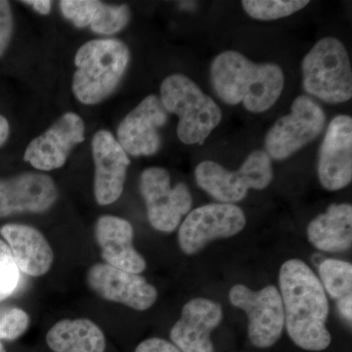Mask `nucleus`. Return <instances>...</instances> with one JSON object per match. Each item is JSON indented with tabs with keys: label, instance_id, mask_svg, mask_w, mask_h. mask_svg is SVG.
Listing matches in <instances>:
<instances>
[{
	"label": "nucleus",
	"instance_id": "obj_22",
	"mask_svg": "<svg viewBox=\"0 0 352 352\" xmlns=\"http://www.w3.org/2000/svg\"><path fill=\"white\" fill-rule=\"evenodd\" d=\"M319 277L324 289L335 300L352 295L351 263L340 259H325L319 266Z\"/></svg>",
	"mask_w": 352,
	"mask_h": 352
},
{
	"label": "nucleus",
	"instance_id": "obj_31",
	"mask_svg": "<svg viewBox=\"0 0 352 352\" xmlns=\"http://www.w3.org/2000/svg\"><path fill=\"white\" fill-rule=\"evenodd\" d=\"M28 6H31L34 10L38 11V13L46 15L50 12L51 4L52 2L48 0H32V1H24Z\"/></svg>",
	"mask_w": 352,
	"mask_h": 352
},
{
	"label": "nucleus",
	"instance_id": "obj_15",
	"mask_svg": "<svg viewBox=\"0 0 352 352\" xmlns=\"http://www.w3.org/2000/svg\"><path fill=\"white\" fill-rule=\"evenodd\" d=\"M92 154L95 164V199L99 205H111L122 196L131 161L117 139L107 131L95 134Z\"/></svg>",
	"mask_w": 352,
	"mask_h": 352
},
{
	"label": "nucleus",
	"instance_id": "obj_28",
	"mask_svg": "<svg viewBox=\"0 0 352 352\" xmlns=\"http://www.w3.org/2000/svg\"><path fill=\"white\" fill-rule=\"evenodd\" d=\"M13 30V18L10 4L0 0V57L6 52Z\"/></svg>",
	"mask_w": 352,
	"mask_h": 352
},
{
	"label": "nucleus",
	"instance_id": "obj_8",
	"mask_svg": "<svg viewBox=\"0 0 352 352\" xmlns=\"http://www.w3.org/2000/svg\"><path fill=\"white\" fill-rule=\"evenodd\" d=\"M229 300L249 318V338L259 349L272 346L281 337L285 327L283 302L275 286L252 291L242 284L229 292Z\"/></svg>",
	"mask_w": 352,
	"mask_h": 352
},
{
	"label": "nucleus",
	"instance_id": "obj_24",
	"mask_svg": "<svg viewBox=\"0 0 352 352\" xmlns=\"http://www.w3.org/2000/svg\"><path fill=\"white\" fill-rule=\"evenodd\" d=\"M129 8L126 6H107L100 4L94 19L92 21V31L100 34H113L124 29L129 21Z\"/></svg>",
	"mask_w": 352,
	"mask_h": 352
},
{
	"label": "nucleus",
	"instance_id": "obj_26",
	"mask_svg": "<svg viewBox=\"0 0 352 352\" xmlns=\"http://www.w3.org/2000/svg\"><path fill=\"white\" fill-rule=\"evenodd\" d=\"M95 0H63L60 1L62 13L78 28L87 27L94 19L95 13L100 6Z\"/></svg>",
	"mask_w": 352,
	"mask_h": 352
},
{
	"label": "nucleus",
	"instance_id": "obj_21",
	"mask_svg": "<svg viewBox=\"0 0 352 352\" xmlns=\"http://www.w3.org/2000/svg\"><path fill=\"white\" fill-rule=\"evenodd\" d=\"M53 352H105V335L88 319H64L55 324L46 335Z\"/></svg>",
	"mask_w": 352,
	"mask_h": 352
},
{
	"label": "nucleus",
	"instance_id": "obj_32",
	"mask_svg": "<svg viewBox=\"0 0 352 352\" xmlns=\"http://www.w3.org/2000/svg\"><path fill=\"white\" fill-rule=\"evenodd\" d=\"M9 135V124L8 120L0 115V146L3 145L8 138Z\"/></svg>",
	"mask_w": 352,
	"mask_h": 352
},
{
	"label": "nucleus",
	"instance_id": "obj_9",
	"mask_svg": "<svg viewBox=\"0 0 352 352\" xmlns=\"http://www.w3.org/2000/svg\"><path fill=\"white\" fill-rule=\"evenodd\" d=\"M140 191L147 208L150 224L157 231L171 233L182 217L191 212L190 190L184 183L171 187L170 175L163 168H149L140 177Z\"/></svg>",
	"mask_w": 352,
	"mask_h": 352
},
{
	"label": "nucleus",
	"instance_id": "obj_1",
	"mask_svg": "<svg viewBox=\"0 0 352 352\" xmlns=\"http://www.w3.org/2000/svg\"><path fill=\"white\" fill-rule=\"evenodd\" d=\"M279 285L291 340L305 351H325L332 337L327 329L328 298L319 278L305 261L293 258L281 266Z\"/></svg>",
	"mask_w": 352,
	"mask_h": 352
},
{
	"label": "nucleus",
	"instance_id": "obj_30",
	"mask_svg": "<svg viewBox=\"0 0 352 352\" xmlns=\"http://www.w3.org/2000/svg\"><path fill=\"white\" fill-rule=\"evenodd\" d=\"M338 310H339L340 316L347 322L351 324L352 321V295L344 296L338 300Z\"/></svg>",
	"mask_w": 352,
	"mask_h": 352
},
{
	"label": "nucleus",
	"instance_id": "obj_25",
	"mask_svg": "<svg viewBox=\"0 0 352 352\" xmlns=\"http://www.w3.org/2000/svg\"><path fill=\"white\" fill-rule=\"evenodd\" d=\"M19 281V268L8 245L0 239V302L12 295Z\"/></svg>",
	"mask_w": 352,
	"mask_h": 352
},
{
	"label": "nucleus",
	"instance_id": "obj_29",
	"mask_svg": "<svg viewBox=\"0 0 352 352\" xmlns=\"http://www.w3.org/2000/svg\"><path fill=\"white\" fill-rule=\"evenodd\" d=\"M134 352H182L173 342L161 339L150 338L138 344Z\"/></svg>",
	"mask_w": 352,
	"mask_h": 352
},
{
	"label": "nucleus",
	"instance_id": "obj_27",
	"mask_svg": "<svg viewBox=\"0 0 352 352\" xmlns=\"http://www.w3.org/2000/svg\"><path fill=\"white\" fill-rule=\"evenodd\" d=\"M30 326V317L21 308L0 312V340H17Z\"/></svg>",
	"mask_w": 352,
	"mask_h": 352
},
{
	"label": "nucleus",
	"instance_id": "obj_19",
	"mask_svg": "<svg viewBox=\"0 0 352 352\" xmlns=\"http://www.w3.org/2000/svg\"><path fill=\"white\" fill-rule=\"evenodd\" d=\"M20 271L39 277L50 270L54 254L50 243L38 229L23 224H7L0 229Z\"/></svg>",
	"mask_w": 352,
	"mask_h": 352
},
{
	"label": "nucleus",
	"instance_id": "obj_6",
	"mask_svg": "<svg viewBox=\"0 0 352 352\" xmlns=\"http://www.w3.org/2000/svg\"><path fill=\"white\" fill-rule=\"evenodd\" d=\"M197 184L222 204L242 201L249 189L263 190L273 178L272 163L263 150L252 152L239 170L230 171L212 161L201 162L195 170Z\"/></svg>",
	"mask_w": 352,
	"mask_h": 352
},
{
	"label": "nucleus",
	"instance_id": "obj_7",
	"mask_svg": "<svg viewBox=\"0 0 352 352\" xmlns=\"http://www.w3.org/2000/svg\"><path fill=\"white\" fill-rule=\"evenodd\" d=\"M323 109L305 95L298 96L291 112L277 120L266 134L265 150L271 159L283 161L314 141L324 129Z\"/></svg>",
	"mask_w": 352,
	"mask_h": 352
},
{
	"label": "nucleus",
	"instance_id": "obj_2",
	"mask_svg": "<svg viewBox=\"0 0 352 352\" xmlns=\"http://www.w3.org/2000/svg\"><path fill=\"white\" fill-rule=\"evenodd\" d=\"M215 94L229 105L243 106L252 113L270 110L283 92V69L277 64H256L237 51L220 53L210 65Z\"/></svg>",
	"mask_w": 352,
	"mask_h": 352
},
{
	"label": "nucleus",
	"instance_id": "obj_23",
	"mask_svg": "<svg viewBox=\"0 0 352 352\" xmlns=\"http://www.w3.org/2000/svg\"><path fill=\"white\" fill-rule=\"evenodd\" d=\"M309 4L305 0H244L245 13L254 19L272 21L288 17Z\"/></svg>",
	"mask_w": 352,
	"mask_h": 352
},
{
	"label": "nucleus",
	"instance_id": "obj_5",
	"mask_svg": "<svg viewBox=\"0 0 352 352\" xmlns=\"http://www.w3.org/2000/svg\"><path fill=\"white\" fill-rule=\"evenodd\" d=\"M305 91L330 104L344 103L352 97V69L346 46L327 36L315 43L302 63Z\"/></svg>",
	"mask_w": 352,
	"mask_h": 352
},
{
	"label": "nucleus",
	"instance_id": "obj_16",
	"mask_svg": "<svg viewBox=\"0 0 352 352\" xmlns=\"http://www.w3.org/2000/svg\"><path fill=\"white\" fill-rule=\"evenodd\" d=\"M221 305L208 298L189 300L170 331L173 344L182 352H215L210 333L221 323Z\"/></svg>",
	"mask_w": 352,
	"mask_h": 352
},
{
	"label": "nucleus",
	"instance_id": "obj_17",
	"mask_svg": "<svg viewBox=\"0 0 352 352\" xmlns=\"http://www.w3.org/2000/svg\"><path fill=\"white\" fill-rule=\"evenodd\" d=\"M58 190L52 178L27 173L0 179V217L18 212H43L57 200Z\"/></svg>",
	"mask_w": 352,
	"mask_h": 352
},
{
	"label": "nucleus",
	"instance_id": "obj_11",
	"mask_svg": "<svg viewBox=\"0 0 352 352\" xmlns=\"http://www.w3.org/2000/svg\"><path fill=\"white\" fill-rule=\"evenodd\" d=\"M87 283L97 295L109 302L120 303L144 311L156 302L157 291L144 277L113 267L107 263H97L87 272Z\"/></svg>",
	"mask_w": 352,
	"mask_h": 352
},
{
	"label": "nucleus",
	"instance_id": "obj_10",
	"mask_svg": "<svg viewBox=\"0 0 352 352\" xmlns=\"http://www.w3.org/2000/svg\"><path fill=\"white\" fill-rule=\"evenodd\" d=\"M242 208L233 204H208L191 210L178 231L180 249L189 256L201 251L212 241L233 237L245 228Z\"/></svg>",
	"mask_w": 352,
	"mask_h": 352
},
{
	"label": "nucleus",
	"instance_id": "obj_33",
	"mask_svg": "<svg viewBox=\"0 0 352 352\" xmlns=\"http://www.w3.org/2000/svg\"><path fill=\"white\" fill-rule=\"evenodd\" d=\"M0 352H6V347L0 342Z\"/></svg>",
	"mask_w": 352,
	"mask_h": 352
},
{
	"label": "nucleus",
	"instance_id": "obj_18",
	"mask_svg": "<svg viewBox=\"0 0 352 352\" xmlns=\"http://www.w3.org/2000/svg\"><path fill=\"white\" fill-rule=\"evenodd\" d=\"M133 235L131 224L113 215H103L95 226V238L106 263L139 274L146 270V261L134 248Z\"/></svg>",
	"mask_w": 352,
	"mask_h": 352
},
{
	"label": "nucleus",
	"instance_id": "obj_4",
	"mask_svg": "<svg viewBox=\"0 0 352 352\" xmlns=\"http://www.w3.org/2000/svg\"><path fill=\"white\" fill-rule=\"evenodd\" d=\"M161 101L168 112L179 118L177 135L185 144L203 145L222 120L221 110L214 99L182 74L164 80Z\"/></svg>",
	"mask_w": 352,
	"mask_h": 352
},
{
	"label": "nucleus",
	"instance_id": "obj_14",
	"mask_svg": "<svg viewBox=\"0 0 352 352\" xmlns=\"http://www.w3.org/2000/svg\"><path fill=\"white\" fill-rule=\"evenodd\" d=\"M83 140L85 124L82 118L75 113H66L30 143L24 159L39 170H56L64 166L72 149Z\"/></svg>",
	"mask_w": 352,
	"mask_h": 352
},
{
	"label": "nucleus",
	"instance_id": "obj_12",
	"mask_svg": "<svg viewBox=\"0 0 352 352\" xmlns=\"http://www.w3.org/2000/svg\"><path fill=\"white\" fill-rule=\"evenodd\" d=\"M318 177L329 191L346 187L352 180V119L339 115L329 124L318 156Z\"/></svg>",
	"mask_w": 352,
	"mask_h": 352
},
{
	"label": "nucleus",
	"instance_id": "obj_20",
	"mask_svg": "<svg viewBox=\"0 0 352 352\" xmlns=\"http://www.w3.org/2000/svg\"><path fill=\"white\" fill-rule=\"evenodd\" d=\"M308 241L317 250L340 252L352 245V207L351 204H333L327 212L311 220L307 227Z\"/></svg>",
	"mask_w": 352,
	"mask_h": 352
},
{
	"label": "nucleus",
	"instance_id": "obj_13",
	"mask_svg": "<svg viewBox=\"0 0 352 352\" xmlns=\"http://www.w3.org/2000/svg\"><path fill=\"white\" fill-rule=\"evenodd\" d=\"M161 98L149 95L120 122L118 142L131 156H151L161 147L159 129L168 122Z\"/></svg>",
	"mask_w": 352,
	"mask_h": 352
},
{
	"label": "nucleus",
	"instance_id": "obj_3",
	"mask_svg": "<svg viewBox=\"0 0 352 352\" xmlns=\"http://www.w3.org/2000/svg\"><path fill=\"white\" fill-rule=\"evenodd\" d=\"M129 50L118 39H96L76 52L74 94L85 105H94L115 91L129 63Z\"/></svg>",
	"mask_w": 352,
	"mask_h": 352
}]
</instances>
